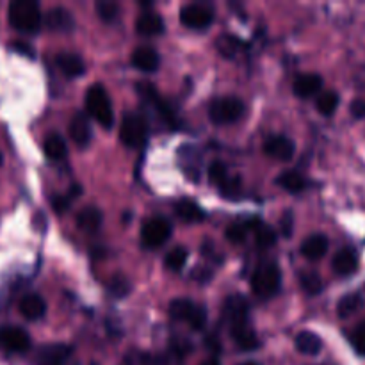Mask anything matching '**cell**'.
Here are the masks:
<instances>
[{
  "label": "cell",
  "mask_w": 365,
  "mask_h": 365,
  "mask_svg": "<svg viewBox=\"0 0 365 365\" xmlns=\"http://www.w3.org/2000/svg\"><path fill=\"white\" fill-rule=\"evenodd\" d=\"M9 24L25 34H36L41 29V9L34 0H14L9 6Z\"/></svg>",
  "instance_id": "obj_1"
},
{
  "label": "cell",
  "mask_w": 365,
  "mask_h": 365,
  "mask_svg": "<svg viewBox=\"0 0 365 365\" xmlns=\"http://www.w3.org/2000/svg\"><path fill=\"white\" fill-rule=\"evenodd\" d=\"M86 110L93 120L98 121L103 128H113L114 125V110L110 103L109 95L103 89V86L93 84L86 91Z\"/></svg>",
  "instance_id": "obj_2"
},
{
  "label": "cell",
  "mask_w": 365,
  "mask_h": 365,
  "mask_svg": "<svg viewBox=\"0 0 365 365\" xmlns=\"http://www.w3.org/2000/svg\"><path fill=\"white\" fill-rule=\"evenodd\" d=\"M282 285L280 269L274 262H262L252 277V291L259 298H273Z\"/></svg>",
  "instance_id": "obj_3"
},
{
  "label": "cell",
  "mask_w": 365,
  "mask_h": 365,
  "mask_svg": "<svg viewBox=\"0 0 365 365\" xmlns=\"http://www.w3.org/2000/svg\"><path fill=\"white\" fill-rule=\"evenodd\" d=\"M170 316L175 321H185L192 330H202L207 323V310L202 305H195V303L184 298L171 302Z\"/></svg>",
  "instance_id": "obj_4"
},
{
  "label": "cell",
  "mask_w": 365,
  "mask_h": 365,
  "mask_svg": "<svg viewBox=\"0 0 365 365\" xmlns=\"http://www.w3.org/2000/svg\"><path fill=\"white\" fill-rule=\"evenodd\" d=\"M242 114H245V103L237 96H223L214 100L209 109L210 120L217 125L234 123Z\"/></svg>",
  "instance_id": "obj_5"
},
{
  "label": "cell",
  "mask_w": 365,
  "mask_h": 365,
  "mask_svg": "<svg viewBox=\"0 0 365 365\" xmlns=\"http://www.w3.org/2000/svg\"><path fill=\"white\" fill-rule=\"evenodd\" d=\"M148 138V125L139 114H127L121 121L120 139L128 148H139Z\"/></svg>",
  "instance_id": "obj_6"
},
{
  "label": "cell",
  "mask_w": 365,
  "mask_h": 365,
  "mask_svg": "<svg viewBox=\"0 0 365 365\" xmlns=\"http://www.w3.org/2000/svg\"><path fill=\"white\" fill-rule=\"evenodd\" d=\"M171 237V225L164 217H152L143 225L141 241L146 248L163 246Z\"/></svg>",
  "instance_id": "obj_7"
},
{
  "label": "cell",
  "mask_w": 365,
  "mask_h": 365,
  "mask_svg": "<svg viewBox=\"0 0 365 365\" xmlns=\"http://www.w3.org/2000/svg\"><path fill=\"white\" fill-rule=\"evenodd\" d=\"M180 21L189 29L203 31L214 21V14L209 7L202 4H187L180 9Z\"/></svg>",
  "instance_id": "obj_8"
},
{
  "label": "cell",
  "mask_w": 365,
  "mask_h": 365,
  "mask_svg": "<svg viewBox=\"0 0 365 365\" xmlns=\"http://www.w3.org/2000/svg\"><path fill=\"white\" fill-rule=\"evenodd\" d=\"M0 346L9 353H25L31 348V337L24 328L2 327L0 328Z\"/></svg>",
  "instance_id": "obj_9"
},
{
  "label": "cell",
  "mask_w": 365,
  "mask_h": 365,
  "mask_svg": "<svg viewBox=\"0 0 365 365\" xmlns=\"http://www.w3.org/2000/svg\"><path fill=\"white\" fill-rule=\"evenodd\" d=\"M223 314L227 317V321L230 323V327H241V324H248V314H250V305L246 302L245 296L232 294L225 299L223 305Z\"/></svg>",
  "instance_id": "obj_10"
},
{
  "label": "cell",
  "mask_w": 365,
  "mask_h": 365,
  "mask_svg": "<svg viewBox=\"0 0 365 365\" xmlns=\"http://www.w3.org/2000/svg\"><path fill=\"white\" fill-rule=\"evenodd\" d=\"M73 349L66 344L43 346L36 355V365H64L70 360Z\"/></svg>",
  "instance_id": "obj_11"
},
{
  "label": "cell",
  "mask_w": 365,
  "mask_h": 365,
  "mask_svg": "<svg viewBox=\"0 0 365 365\" xmlns=\"http://www.w3.org/2000/svg\"><path fill=\"white\" fill-rule=\"evenodd\" d=\"M264 152L278 160H291L296 153V146L292 139L285 135H271L264 143Z\"/></svg>",
  "instance_id": "obj_12"
},
{
  "label": "cell",
  "mask_w": 365,
  "mask_h": 365,
  "mask_svg": "<svg viewBox=\"0 0 365 365\" xmlns=\"http://www.w3.org/2000/svg\"><path fill=\"white\" fill-rule=\"evenodd\" d=\"M334 271L339 277H351L359 269V253L353 248H342L334 257Z\"/></svg>",
  "instance_id": "obj_13"
},
{
  "label": "cell",
  "mask_w": 365,
  "mask_h": 365,
  "mask_svg": "<svg viewBox=\"0 0 365 365\" xmlns=\"http://www.w3.org/2000/svg\"><path fill=\"white\" fill-rule=\"evenodd\" d=\"M45 24L50 31L56 32H71L75 29V18L64 7H52V9L46 13Z\"/></svg>",
  "instance_id": "obj_14"
},
{
  "label": "cell",
  "mask_w": 365,
  "mask_h": 365,
  "mask_svg": "<svg viewBox=\"0 0 365 365\" xmlns=\"http://www.w3.org/2000/svg\"><path fill=\"white\" fill-rule=\"evenodd\" d=\"M68 128H70V135L77 146H88L91 143V123H89V120L82 113H77L71 118L70 127Z\"/></svg>",
  "instance_id": "obj_15"
},
{
  "label": "cell",
  "mask_w": 365,
  "mask_h": 365,
  "mask_svg": "<svg viewBox=\"0 0 365 365\" xmlns=\"http://www.w3.org/2000/svg\"><path fill=\"white\" fill-rule=\"evenodd\" d=\"M132 64H134L138 70L146 71V73H152L159 68L160 59L157 50H153L152 46H139L132 53Z\"/></svg>",
  "instance_id": "obj_16"
},
{
  "label": "cell",
  "mask_w": 365,
  "mask_h": 365,
  "mask_svg": "<svg viewBox=\"0 0 365 365\" xmlns=\"http://www.w3.org/2000/svg\"><path fill=\"white\" fill-rule=\"evenodd\" d=\"M20 314L29 321H38L45 316L46 303L39 294H27L20 299Z\"/></svg>",
  "instance_id": "obj_17"
},
{
  "label": "cell",
  "mask_w": 365,
  "mask_h": 365,
  "mask_svg": "<svg viewBox=\"0 0 365 365\" xmlns=\"http://www.w3.org/2000/svg\"><path fill=\"white\" fill-rule=\"evenodd\" d=\"M328 246H330V241L327 235L314 234L305 239V242L302 245V253L305 259L319 260L328 253Z\"/></svg>",
  "instance_id": "obj_18"
},
{
  "label": "cell",
  "mask_w": 365,
  "mask_h": 365,
  "mask_svg": "<svg viewBox=\"0 0 365 365\" xmlns=\"http://www.w3.org/2000/svg\"><path fill=\"white\" fill-rule=\"evenodd\" d=\"M135 31H138V34L146 36V38L159 36L164 32V21L159 14L148 11V13H143L138 18V21H135Z\"/></svg>",
  "instance_id": "obj_19"
},
{
  "label": "cell",
  "mask_w": 365,
  "mask_h": 365,
  "mask_svg": "<svg viewBox=\"0 0 365 365\" xmlns=\"http://www.w3.org/2000/svg\"><path fill=\"white\" fill-rule=\"evenodd\" d=\"M56 63L57 68L70 78L82 77V75L86 73L84 61H82V57H78L77 53H59Z\"/></svg>",
  "instance_id": "obj_20"
},
{
  "label": "cell",
  "mask_w": 365,
  "mask_h": 365,
  "mask_svg": "<svg viewBox=\"0 0 365 365\" xmlns=\"http://www.w3.org/2000/svg\"><path fill=\"white\" fill-rule=\"evenodd\" d=\"M321 88H323V78L317 73L302 75L294 81V93L299 98H310V96L317 95Z\"/></svg>",
  "instance_id": "obj_21"
},
{
  "label": "cell",
  "mask_w": 365,
  "mask_h": 365,
  "mask_svg": "<svg viewBox=\"0 0 365 365\" xmlns=\"http://www.w3.org/2000/svg\"><path fill=\"white\" fill-rule=\"evenodd\" d=\"M232 337H234L235 344L242 349V351H255L260 348V341L257 337L255 331L248 328V324H241V327L232 328Z\"/></svg>",
  "instance_id": "obj_22"
},
{
  "label": "cell",
  "mask_w": 365,
  "mask_h": 365,
  "mask_svg": "<svg viewBox=\"0 0 365 365\" xmlns=\"http://www.w3.org/2000/svg\"><path fill=\"white\" fill-rule=\"evenodd\" d=\"M296 349L303 355L316 356L319 355L321 349H323V341L319 339V335H316L314 331H302V334L296 335Z\"/></svg>",
  "instance_id": "obj_23"
},
{
  "label": "cell",
  "mask_w": 365,
  "mask_h": 365,
  "mask_svg": "<svg viewBox=\"0 0 365 365\" xmlns=\"http://www.w3.org/2000/svg\"><path fill=\"white\" fill-rule=\"evenodd\" d=\"M102 212L96 207L89 205L84 207L81 212L77 214V227L81 228L82 232H96L102 225Z\"/></svg>",
  "instance_id": "obj_24"
},
{
  "label": "cell",
  "mask_w": 365,
  "mask_h": 365,
  "mask_svg": "<svg viewBox=\"0 0 365 365\" xmlns=\"http://www.w3.org/2000/svg\"><path fill=\"white\" fill-rule=\"evenodd\" d=\"M175 214L187 223H196V221H202L205 217L203 210L191 200H180L178 203H175Z\"/></svg>",
  "instance_id": "obj_25"
},
{
  "label": "cell",
  "mask_w": 365,
  "mask_h": 365,
  "mask_svg": "<svg viewBox=\"0 0 365 365\" xmlns=\"http://www.w3.org/2000/svg\"><path fill=\"white\" fill-rule=\"evenodd\" d=\"M43 148H45L46 157H48V159H52V160L64 159V157H66V153H68L66 141H64L63 135H59V134H48V135H46Z\"/></svg>",
  "instance_id": "obj_26"
},
{
  "label": "cell",
  "mask_w": 365,
  "mask_h": 365,
  "mask_svg": "<svg viewBox=\"0 0 365 365\" xmlns=\"http://www.w3.org/2000/svg\"><path fill=\"white\" fill-rule=\"evenodd\" d=\"M364 307V298L360 292H351V294H346L344 298L339 302L337 305V314L341 319H346V317H351L353 314L359 312Z\"/></svg>",
  "instance_id": "obj_27"
},
{
  "label": "cell",
  "mask_w": 365,
  "mask_h": 365,
  "mask_svg": "<svg viewBox=\"0 0 365 365\" xmlns=\"http://www.w3.org/2000/svg\"><path fill=\"white\" fill-rule=\"evenodd\" d=\"M196 157H198V152L192 146H184L180 150L182 168H184V171L192 180H198L200 178V160H196Z\"/></svg>",
  "instance_id": "obj_28"
},
{
  "label": "cell",
  "mask_w": 365,
  "mask_h": 365,
  "mask_svg": "<svg viewBox=\"0 0 365 365\" xmlns=\"http://www.w3.org/2000/svg\"><path fill=\"white\" fill-rule=\"evenodd\" d=\"M277 184L289 192H302L303 189H307L305 177L298 171H285L277 178Z\"/></svg>",
  "instance_id": "obj_29"
},
{
  "label": "cell",
  "mask_w": 365,
  "mask_h": 365,
  "mask_svg": "<svg viewBox=\"0 0 365 365\" xmlns=\"http://www.w3.org/2000/svg\"><path fill=\"white\" fill-rule=\"evenodd\" d=\"M241 48H242V41L239 38H235V36L227 34V36H221V38L217 39V50H220L221 56L227 57V59H234Z\"/></svg>",
  "instance_id": "obj_30"
},
{
  "label": "cell",
  "mask_w": 365,
  "mask_h": 365,
  "mask_svg": "<svg viewBox=\"0 0 365 365\" xmlns=\"http://www.w3.org/2000/svg\"><path fill=\"white\" fill-rule=\"evenodd\" d=\"M339 102H341V98H339L337 93L324 91V93H321L319 98H317V110H319L323 116H331V114L337 110Z\"/></svg>",
  "instance_id": "obj_31"
},
{
  "label": "cell",
  "mask_w": 365,
  "mask_h": 365,
  "mask_svg": "<svg viewBox=\"0 0 365 365\" xmlns=\"http://www.w3.org/2000/svg\"><path fill=\"white\" fill-rule=\"evenodd\" d=\"M185 262H187V250L180 248V246L171 250L166 255V259H164V264H166V267H170L171 271H180L182 267L185 266Z\"/></svg>",
  "instance_id": "obj_32"
},
{
  "label": "cell",
  "mask_w": 365,
  "mask_h": 365,
  "mask_svg": "<svg viewBox=\"0 0 365 365\" xmlns=\"http://www.w3.org/2000/svg\"><path fill=\"white\" fill-rule=\"evenodd\" d=\"M95 9L103 21H114L120 14V6L116 2H110V0H100V2H96Z\"/></svg>",
  "instance_id": "obj_33"
},
{
  "label": "cell",
  "mask_w": 365,
  "mask_h": 365,
  "mask_svg": "<svg viewBox=\"0 0 365 365\" xmlns=\"http://www.w3.org/2000/svg\"><path fill=\"white\" fill-rule=\"evenodd\" d=\"M255 239H257V245H259V248H262V250L273 248V246L277 245V234H274L273 228L266 227V225H260V227L257 228Z\"/></svg>",
  "instance_id": "obj_34"
},
{
  "label": "cell",
  "mask_w": 365,
  "mask_h": 365,
  "mask_svg": "<svg viewBox=\"0 0 365 365\" xmlns=\"http://www.w3.org/2000/svg\"><path fill=\"white\" fill-rule=\"evenodd\" d=\"M302 285L303 289L312 296L319 294L324 287L323 278H321L317 273H314V271H307V273L302 274Z\"/></svg>",
  "instance_id": "obj_35"
},
{
  "label": "cell",
  "mask_w": 365,
  "mask_h": 365,
  "mask_svg": "<svg viewBox=\"0 0 365 365\" xmlns=\"http://www.w3.org/2000/svg\"><path fill=\"white\" fill-rule=\"evenodd\" d=\"M109 289H110V294H113L114 298H125V296L130 292V282H128V278L118 274V277H114L113 280H110Z\"/></svg>",
  "instance_id": "obj_36"
},
{
  "label": "cell",
  "mask_w": 365,
  "mask_h": 365,
  "mask_svg": "<svg viewBox=\"0 0 365 365\" xmlns=\"http://www.w3.org/2000/svg\"><path fill=\"white\" fill-rule=\"evenodd\" d=\"M209 178H210V182H214V184H216L217 187H220V185L223 184V182L228 178L227 166H225L223 163H220V160H216V163L210 164Z\"/></svg>",
  "instance_id": "obj_37"
},
{
  "label": "cell",
  "mask_w": 365,
  "mask_h": 365,
  "mask_svg": "<svg viewBox=\"0 0 365 365\" xmlns=\"http://www.w3.org/2000/svg\"><path fill=\"white\" fill-rule=\"evenodd\" d=\"M139 365H171V356L166 353H143Z\"/></svg>",
  "instance_id": "obj_38"
},
{
  "label": "cell",
  "mask_w": 365,
  "mask_h": 365,
  "mask_svg": "<svg viewBox=\"0 0 365 365\" xmlns=\"http://www.w3.org/2000/svg\"><path fill=\"white\" fill-rule=\"evenodd\" d=\"M349 341H351V346L355 348V351L359 353V355L365 356V321L355 328V331L351 334Z\"/></svg>",
  "instance_id": "obj_39"
},
{
  "label": "cell",
  "mask_w": 365,
  "mask_h": 365,
  "mask_svg": "<svg viewBox=\"0 0 365 365\" xmlns=\"http://www.w3.org/2000/svg\"><path fill=\"white\" fill-rule=\"evenodd\" d=\"M246 227L242 223H234L228 227L227 230V239L230 242H234V245H241L242 241L246 239Z\"/></svg>",
  "instance_id": "obj_40"
},
{
  "label": "cell",
  "mask_w": 365,
  "mask_h": 365,
  "mask_svg": "<svg viewBox=\"0 0 365 365\" xmlns=\"http://www.w3.org/2000/svg\"><path fill=\"white\" fill-rule=\"evenodd\" d=\"M221 192L228 198H234V196L239 195V189H241V178L239 177H228L223 184L220 185Z\"/></svg>",
  "instance_id": "obj_41"
},
{
  "label": "cell",
  "mask_w": 365,
  "mask_h": 365,
  "mask_svg": "<svg viewBox=\"0 0 365 365\" xmlns=\"http://www.w3.org/2000/svg\"><path fill=\"white\" fill-rule=\"evenodd\" d=\"M70 196H64V195H57V196H53L52 198V209L56 210L57 214H63V212H66L68 209H70Z\"/></svg>",
  "instance_id": "obj_42"
},
{
  "label": "cell",
  "mask_w": 365,
  "mask_h": 365,
  "mask_svg": "<svg viewBox=\"0 0 365 365\" xmlns=\"http://www.w3.org/2000/svg\"><path fill=\"white\" fill-rule=\"evenodd\" d=\"M280 227H282V234H284L285 237H291L292 227H294V217H292L291 212H287L284 217H282Z\"/></svg>",
  "instance_id": "obj_43"
},
{
  "label": "cell",
  "mask_w": 365,
  "mask_h": 365,
  "mask_svg": "<svg viewBox=\"0 0 365 365\" xmlns=\"http://www.w3.org/2000/svg\"><path fill=\"white\" fill-rule=\"evenodd\" d=\"M195 280L202 282V284H205V282H209L210 278H212V273H210V269H207V267H198V269L192 271L191 274Z\"/></svg>",
  "instance_id": "obj_44"
},
{
  "label": "cell",
  "mask_w": 365,
  "mask_h": 365,
  "mask_svg": "<svg viewBox=\"0 0 365 365\" xmlns=\"http://www.w3.org/2000/svg\"><path fill=\"white\" fill-rule=\"evenodd\" d=\"M13 50H16L18 53H24V56L27 57H34V50H32V46H29L27 43L24 41H13Z\"/></svg>",
  "instance_id": "obj_45"
},
{
  "label": "cell",
  "mask_w": 365,
  "mask_h": 365,
  "mask_svg": "<svg viewBox=\"0 0 365 365\" xmlns=\"http://www.w3.org/2000/svg\"><path fill=\"white\" fill-rule=\"evenodd\" d=\"M351 114L356 118V120H362L365 118V102L364 100H355L351 103Z\"/></svg>",
  "instance_id": "obj_46"
},
{
  "label": "cell",
  "mask_w": 365,
  "mask_h": 365,
  "mask_svg": "<svg viewBox=\"0 0 365 365\" xmlns=\"http://www.w3.org/2000/svg\"><path fill=\"white\" fill-rule=\"evenodd\" d=\"M202 365H221V362L217 359H209V360H205Z\"/></svg>",
  "instance_id": "obj_47"
},
{
  "label": "cell",
  "mask_w": 365,
  "mask_h": 365,
  "mask_svg": "<svg viewBox=\"0 0 365 365\" xmlns=\"http://www.w3.org/2000/svg\"><path fill=\"white\" fill-rule=\"evenodd\" d=\"M241 365H259L257 362H245V364H241Z\"/></svg>",
  "instance_id": "obj_48"
},
{
  "label": "cell",
  "mask_w": 365,
  "mask_h": 365,
  "mask_svg": "<svg viewBox=\"0 0 365 365\" xmlns=\"http://www.w3.org/2000/svg\"><path fill=\"white\" fill-rule=\"evenodd\" d=\"M2 160H4V159H2V153H0V166H2Z\"/></svg>",
  "instance_id": "obj_49"
}]
</instances>
